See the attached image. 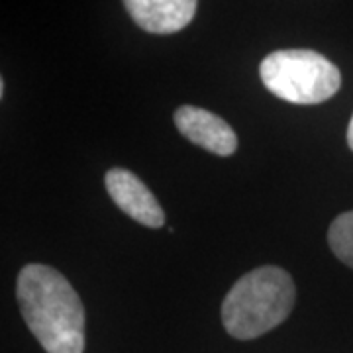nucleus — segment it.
I'll list each match as a JSON object with an SVG mask.
<instances>
[{"label":"nucleus","mask_w":353,"mask_h":353,"mask_svg":"<svg viewBox=\"0 0 353 353\" xmlns=\"http://www.w3.org/2000/svg\"><path fill=\"white\" fill-rule=\"evenodd\" d=\"M16 296L28 328L46 352H85V308L77 290L57 269L26 265L18 275Z\"/></svg>","instance_id":"f257e3e1"},{"label":"nucleus","mask_w":353,"mask_h":353,"mask_svg":"<svg viewBox=\"0 0 353 353\" xmlns=\"http://www.w3.org/2000/svg\"><path fill=\"white\" fill-rule=\"evenodd\" d=\"M347 145L352 148L353 152V116L352 120H350V126H347Z\"/></svg>","instance_id":"6e6552de"},{"label":"nucleus","mask_w":353,"mask_h":353,"mask_svg":"<svg viewBox=\"0 0 353 353\" xmlns=\"http://www.w3.org/2000/svg\"><path fill=\"white\" fill-rule=\"evenodd\" d=\"M328 243L341 263L353 269V210L340 214L328 230Z\"/></svg>","instance_id":"0eeeda50"},{"label":"nucleus","mask_w":353,"mask_h":353,"mask_svg":"<svg viewBox=\"0 0 353 353\" xmlns=\"http://www.w3.org/2000/svg\"><path fill=\"white\" fill-rule=\"evenodd\" d=\"M104 185H106L108 194L112 196L114 204L124 214L148 228L163 226V208L159 206L152 190L148 189L143 185V181L134 175L132 171L122 169V167H114L104 176Z\"/></svg>","instance_id":"20e7f679"},{"label":"nucleus","mask_w":353,"mask_h":353,"mask_svg":"<svg viewBox=\"0 0 353 353\" xmlns=\"http://www.w3.org/2000/svg\"><path fill=\"white\" fill-rule=\"evenodd\" d=\"M199 4L194 0H128L132 20L150 34H175L190 24Z\"/></svg>","instance_id":"423d86ee"},{"label":"nucleus","mask_w":353,"mask_h":353,"mask_svg":"<svg viewBox=\"0 0 353 353\" xmlns=\"http://www.w3.org/2000/svg\"><path fill=\"white\" fill-rule=\"evenodd\" d=\"M2 90H4V85H2V77H0V99H2Z\"/></svg>","instance_id":"1a4fd4ad"},{"label":"nucleus","mask_w":353,"mask_h":353,"mask_svg":"<svg viewBox=\"0 0 353 353\" xmlns=\"http://www.w3.org/2000/svg\"><path fill=\"white\" fill-rule=\"evenodd\" d=\"M296 299L294 283L279 267L253 269L230 289L222 303V322L230 336L253 340L287 320Z\"/></svg>","instance_id":"f03ea898"},{"label":"nucleus","mask_w":353,"mask_h":353,"mask_svg":"<svg viewBox=\"0 0 353 353\" xmlns=\"http://www.w3.org/2000/svg\"><path fill=\"white\" fill-rule=\"evenodd\" d=\"M265 88L290 104H320L341 85L340 69L310 50L273 51L259 65Z\"/></svg>","instance_id":"7ed1b4c3"},{"label":"nucleus","mask_w":353,"mask_h":353,"mask_svg":"<svg viewBox=\"0 0 353 353\" xmlns=\"http://www.w3.org/2000/svg\"><path fill=\"white\" fill-rule=\"evenodd\" d=\"M175 126L206 152L226 157L238 150V136L226 120L199 106H181L175 112Z\"/></svg>","instance_id":"39448f33"}]
</instances>
